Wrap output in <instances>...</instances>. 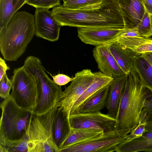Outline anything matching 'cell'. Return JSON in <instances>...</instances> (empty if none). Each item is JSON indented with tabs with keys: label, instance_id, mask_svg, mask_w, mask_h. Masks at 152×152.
Instances as JSON below:
<instances>
[{
	"label": "cell",
	"instance_id": "cell-1",
	"mask_svg": "<svg viewBox=\"0 0 152 152\" xmlns=\"http://www.w3.org/2000/svg\"><path fill=\"white\" fill-rule=\"evenodd\" d=\"M51 13L61 26L124 28L118 0H103L98 7L89 9L74 10L62 4L53 7Z\"/></svg>",
	"mask_w": 152,
	"mask_h": 152
},
{
	"label": "cell",
	"instance_id": "cell-2",
	"mask_svg": "<svg viewBox=\"0 0 152 152\" xmlns=\"http://www.w3.org/2000/svg\"><path fill=\"white\" fill-rule=\"evenodd\" d=\"M126 76L115 126V130L122 136L137 126L145 101L152 97V91L146 86L134 64Z\"/></svg>",
	"mask_w": 152,
	"mask_h": 152
},
{
	"label": "cell",
	"instance_id": "cell-3",
	"mask_svg": "<svg viewBox=\"0 0 152 152\" xmlns=\"http://www.w3.org/2000/svg\"><path fill=\"white\" fill-rule=\"evenodd\" d=\"M35 33L34 15L25 11L16 12L0 29V50L4 59L17 61L26 51Z\"/></svg>",
	"mask_w": 152,
	"mask_h": 152
},
{
	"label": "cell",
	"instance_id": "cell-4",
	"mask_svg": "<svg viewBox=\"0 0 152 152\" xmlns=\"http://www.w3.org/2000/svg\"><path fill=\"white\" fill-rule=\"evenodd\" d=\"M23 66L33 76L37 84V99L33 111L37 115L45 114L55 106L62 91L61 86L48 77L39 58L33 56L28 57Z\"/></svg>",
	"mask_w": 152,
	"mask_h": 152
},
{
	"label": "cell",
	"instance_id": "cell-5",
	"mask_svg": "<svg viewBox=\"0 0 152 152\" xmlns=\"http://www.w3.org/2000/svg\"><path fill=\"white\" fill-rule=\"evenodd\" d=\"M57 107L55 106L43 115L34 114L31 118L26 132L28 152H59L53 135Z\"/></svg>",
	"mask_w": 152,
	"mask_h": 152
},
{
	"label": "cell",
	"instance_id": "cell-6",
	"mask_svg": "<svg viewBox=\"0 0 152 152\" xmlns=\"http://www.w3.org/2000/svg\"><path fill=\"white\" fill-rule=\"evenodd\" d=\"M0 108V139L15 140L26 136L33 111L18 105L10 95L1 103Z\"/></svg>",
	"mask_w": 152,
	"mask_h": 152
},
{
	"label": "cell",
	"instance_id": "cell-7",
	"mask_svg": "<svg viewBox=\"0 0 152 152\" xmlns=\"http://www.w3.org/2000/svg\"><path fill=\"white\" fill-rule=\"evenodd\" d=\"M10 95L20 107L33 111L37 104V90L34 78L23 66L15 69L11 80Z\"/></svg>",
	"mask_w": 152,
	"mask_h": 152
},
{
	"label": "cell",
	"instance_id": "cell-8",
	"mask_svg": "<svg viewBox=\"0 0 152 152\" xmlns=\"http://www.w3.org/2000/svg\"><path fill=\"white\" fill-rule=\"evenodd\" d=\"M94 74L91 69H84L76 72L74 80L62 91L55 106L61 108L69 119L75 103L93 81Z\"/></svg>",
	"mask_w": 152,
	"mask_h": 152
},
{
	"label": "cell",
	"instance_id": "cell-9",
	"mask_svg": "<svg viewBox=\"0 0 152 152\" xmlns=\"http://www.w3.org/2000/svg\"><path fill=\"white\" fill-rule=\"evenodd\" d=\"M127 136V135H126ZM120 135L115 130L102 134L59 150V152H113L126 136Z\"/></svg>",
	"mask_w": 152,
	"mask_h": 152
},
{
	"label": "cell",
	"instance_id": "cell-10",
	"mask_svg": "<svg viewBox=\"0 0 152 152\" xmlns=\"http://www.w3.org/2000/svg\"><path fill=\"white\" fill-rule=\"evenodd\" d=\"M71 127L74 128H90L104 132L115 130L116 119L100 111L70 114L69 118Z\"/></svg>",
	"mask_w": 152,
	"mask_h": 152
},
{
	"label": "cell",
	"instance_id": "cell-11",
	"mask_svg": "<svg viewBox=\"0 0 152 152\" xmlns=\"http://www.w3.org/2000/svg\"><path fill=\"white\" fill-rule=\"evenodd\" d=\"M49 9L36 8L34 15L35 34L38 37L54 42L59 39L61 26Z\"/></svg>",
	"mask_w": 152,
	"mask_h": 152
},
{
	"label": "cell",
	"instance_id": "cell-12",
	"mask_svg": "<svg viewBox=\"0 0 152 152\" xmlns=\"http://www.w3.org/2000/svg\"><path fill=\"white\" fill-rule=\"evenodd\" d=\"M124 28L116 26L80 27L77 36L83 43L95 46L110 44Z\"/></svg>",
	"mask_w": 152,
	"mask_h": 152
},
{
	"label": "cell",
	"instance_id": "cell-13",
	"mask_svg": "<svg viewBox=\"0 0 152 152\" xmlns=\"http://www.w3.org/2000/svg\"><path fill=\"white\" fill-rule=\"evenodd\" d=\"M109 45L96 46L93 50L98 69L104 74L113 78L126 75L112 54Z\"/></svg>",
	"mask_w": 152,
	"mask_h": 152
},
{
	"label": "cell",
	"instance_id": "cell-14",
	"mask_svg": "<svg viewBox=\"0 0 152 152\" xmlns=\"http://www.w3.org/2000/svg\"><path fill=\"white\" fill-rule=\"evenodd\" d=\"M118 2L124 28H136L146 12L143 0H118Z\"/></svg>",
	"mask_w": 152,
	"mask_h": 152
},
{
	"label": "cell",
	"instance_id": "cell-15",
	"mask_svg": "<svg viewBox=\"0 0 152 152\" xmlns=\"http://www.w3.org/2000/svg\"><path fill=\"white\" fill-rule=\"evenodd\" d=\"M126 75L114 78L110 84L105 107L107 114L116 119L126 82Z\"/></svg>",
	"mask_w": 152,
	"mask_h": 152
},
{
	"label": "cell",
	"instance_id": "cell-16",
	"mask_svg": "<svg viewBox=\"0 0 152 152\" xmlns=\"http://www.w3.org/2000/svg\"><path fill=\"white\" fill-rule=\"evenodd\" d=\"M110 50L118 64L126 75L130 71L138 54L116 42L109 45Z\"/></svg>",
	"mask_w": 152,
	"mask_h": 152
},
{
	"label": "cell",
	"instance_id": "cell-17",
	"mask_svg": "<svg viewBox=\"0 0 152 152\" xmlns=\"http://www.w3.org/2000/svg\"><path fill=\"white\" fill-rule=\"evenodd\" d=\"M152 152V131H146L142 136L132 140L122 141L116 147V152Z\"/></svg>",
	"mask_w": 152,
	"mask_h": 152
},
{
	"label": "cell",
	"instance_id": "cell-18",
	"mask_svg": "<svg viewBox=\"0 0 152 152\" xmlns=\"http://www.w3.org/2000/svg\"><path fill=\"white\" fill-rule=\"evenodd\" d=\"M94 73V78L93 81L75 103L70 115L76 113L80 107L87 98L99 89L110 84L114 78L100 71Z\"/></svg>",
	"mask_w": 152,
	"mask_h": 152
},
{
	"label": "cell",
	"instance_id": "cell-19",
	"mask_svg": "<svg viewBox=\"0 0 152 152\" xmlns=\"http://www.w3.org/2000/svg\"><path fill=\"white\" fill-rule=\"evenodd\" d=\"M109 85L110 84L102 88L87 98L80 107L75 113L100 111L105 106Z\"/></svg>",
	"mask_w": 152,
	"mask_h": 152
},
{
	"label": "cell",
	"instance_id": "cell-20",
	"mask_svg": "<svg viewBox=\"0 0 152 152\" xmlns=\"http://www.w3.org/2000/svg\"><path fill=\"white\" fill-rule=\"evenodd\" d=\"M104 132L102 131L90 128L71 127L68 134L59 147V152L61 149L100 135Z\"/></svg>",
	"mask_w": 152,
	"mask_h": 152
},
{
	"label": "cell",
	"instance_id": "cell-21",
	"mask_svg": "<svg viewBox=\"0 0 152 152\" xmlns=\"http://www.w3.org/2000/svg\"><path fill=\"white\" fill-rule=\"evenodd\" d=\"M70 127L67 117L61 108L58 107L53 122V135L55 142L59 148L69 132Z\"/></svg>",
	"mask_w": 152,
	"mask_h": 152
},
{
	"label": "cell",
	"instance_id": "cell-22",
	"mask_svg": "<svg viewBox=\"0 0 152 152\" xmlns=\"http://www.w3.org/2000/svg\"><path fill=\"white\" fill-rule=\"evenodd\" d=\"M116 42L140 54L152 52V38L135 37L117 39Z\"/></svg>",
	"mask_w": 152,
	"mask_h": 152
},
{
	"label": "cell",
	"instance_id": "cell-23",
	"mask_svg": "<svg viewBox=\"0 0 152 152\" xmlns=\"http://www.w3.org/2000/svg\"><path fill=\"white\" fill-rule=\"evenodd\" d=\"M27 0H0V29L5 26Z\"/></svg>",
	"mask_w": 152,
	"mask_h": 152
},
{
	"label": "cell",
	"instance_id": "cell-24",
	"mask_svg": "<svg viewBox=\"0 0 152 152\" xmlns=\"http://www.w3.org/2000/svg\"><path fill=\"white\" fill-rule=\"evenodd\" d=\"M0 152H28L27 136L15 140L0 139Z\"/></svg>",
	"mask_w": 152,
	"mask_h": 152
},
{
	"label": "cell",
	"instance_id": "cell-25",
	"mask_svg": "<svg viewBox=\"0 0 152 152\" xmlns=\"http://www.w3.org/2000/svg\"><path fill=\"white\" fill-rule=\"evenodd\" d=\"M140 55L135 58L134 65L146 86L152 91V66Z\"/></svg>",
	"mask_w": 152,
	"mask_h": 152
},
{
	"label": "cell",
	"instance_id": "cell-26",
	"mask_svg": "<svg viewBox=\"0 0 152 152\" xmlns=\"http://www.w3.org/2000/svg\"><path fill=\"white\" fill-rule=\"evenodd\" d=\"M103 0H63L62 5L74 10L92 9L99 7Z\"/></svg>",
	"mask_w": 152,
	"mask_h": 152
},
{
	"label": "cell",
	"instance_id": "cell-27",
	"mask_svg": "<svg viewBox=\"0 0 152 152\" xmlns=\"http://www.w3.org/2000/svg\"><path fill=\"white\" fill-rule=\"evenodd\" d=\"M147 110L143 108L137 126L126 137L123 142L130 141L142 136L146 132Z\"/></svg>",
	"mask_w": 152,
	"mask_h": 152
},
{
	"label": "cell",
	"instance_id": "cell-28",
	"mask_svg": "<svg viewBox=\"0 0 152 152\" xmlns=\"http://www.w3.org/2000/svg\"><path fill=\"white\" fill-rule=\"evenodd\" d=\"M140 37L152 36V24L150 15L146 11L141 21L136 28Z\"/></svg>",
	"mask_w": 152,
	"mask_h": 152
},
{
	"label": "cell",
	"instance_id": "cell-29",
	"mask_svg": "<svg viewBox=\"0 0 152 152\" xmlns=\"http://www.w3.org/2000/svg\"><path fill=\"white\" fill-rule=\"evenodd\" d=\"M26 4L36 8L48 9L61 5L60 0H27Z\"/></svg>",
	"mask_w": 152,
	"mask_h": 152
},
{
	"label": "cell",
	"instance_id": "cell-30",
	"mask_svg": "<svg viewBox=\"0 0 152 152\" xmlns=\"http://www.w3.org/2000/svg\"><path fill=\"white\" fill-rule=\"evenodd\" d=\"M12 88V83L6 74L0 80V96L5 99L10 96V91Z\"/></svg>",
	"mask_w": 152,
	"mask_h": 152
},
{
	"label": "cell",
	"instance_id": "cell-31",
	"mask_svg": "<svg viewBox=\"0 0 152 152\" xmlns=\"http://www.w3.org/2000/svg\"><path fill=\"white\" fill-rule=\"evenodd\" d=\"M135 37H140L136 28H124L119 32L114 40L122 38Z\"/></svg>",
	"mask_w": 152,
	"mask_h": 152
},
{
	"label": "cell",
	"instance_id": "cell-32",
	"mask_svg": "<svg viewBox=\"0 0 152 152\" xmlns=\"http://www.w3.org/2000/svg\"><path fill=\"white\" fill-rule=\"evenodd\" d=\"M53 82L56 84L60 86L65 85L74 80V77L71 78L67 75L63 74H58L52 76Z\"/></svg>",
	"mask_w": 152,
	"mask_h": 152
},
{
	"label": "cell",
	"instance_id": "cell-33",
	"mask_svg": "<svg viewBox=\"0 0 152 152\" xmlns=\"http://www.w3.org/2000/svg\"><path fill=\"white\" fill-rule=\"evenodd\" d=\"M10 69L7 66L5 60L1 57L0 58V80L6 74L7 70Z\"/></svg>",
	"mask_w": 152,
	"mask_h": 152
},
{
	"label": "cell",
	"instance_id": "cell-34",
	"mask_svg": "<svg viewBox=\"0 0 152 152\" xmlns=\"http://www.w3.org/2000/svg\"><path fill=\"white\" fill-rule=\"evenodd\" d=\"M143 108L147 110L148 114H152V97L145 101Z\"/></svg>",
	"mask_w": 152,
	"mask_h": 152
},
{
	"label": "cell",
	"instance_id": "cell-35",
	"mask_svg": "<svg viewBox=\"0 0 152 152\" xmlns=\"http://www.w3.org/2000/svg\"><path fill=\"white\" fill-rule=\"evenodd\" d=\"M146 131H152V114H148L147 113Z\"/></svg>",
	"mask_w": 152,
	"mask_h": 152
},
{
	"label": "cell",
	"instance_id": "cell-36",
	"mask_svg": "<svg viewBox=\"0 0 152 152\" xmlns=\"http://www.w3.org/2000/svg\"><path fill=\"white\" fill-rule=\"evenodd\" d=\"M146 11L152 15V0H143Z\"/></svg>",
	"mask_w": 152,
	"mask_h": 152
},
{
	"label": "cell",
	"instance_id": "cell-37",
	"mask_svg": "<svg viewBox=\"0 0 152 152\" xmlns=\"http://www.w3.org/2000/svg\"><path fill=\"white\" fill-rule=\"evenodd\" d=\"M140 56L152 66V52L143 53Z\"/></svg>",
	"mask_w": 152,
	"mask_h": 152
},
{
	"label": "cell",
	"instance_id": "cell-38",
	"mask_svg": "<svg viewBox=\"0 0 152 152\" xmlns=\"http://www.w3.org/2000/svg\"><path fill=\"white\" fill-rule=\"evenodd\" d=\"M150 17L151 18V23L152 24V15H150Z\"/></svg>",
	"mask_w": 152,
	"mask_h": 152
}]
</instances>
